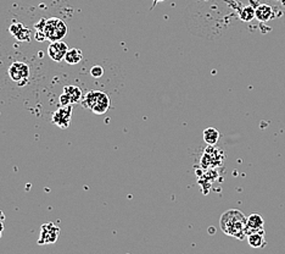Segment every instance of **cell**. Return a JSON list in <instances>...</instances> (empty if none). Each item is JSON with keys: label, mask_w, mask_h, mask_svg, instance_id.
I'll return each instance as SVG.
<instances>
[{"label": "cell", "mask_w": 285, "mask_h": 254, "mask_svg": "<svg viewBox=\"0 0 285 254\" xmlns=\"http://www.w3.org/2000/svg\"><path fill=\"white\" fill-rule=\"evenodd\" d=\"M247 218L238 209H231L222 214L219 219L221 230L227 236L236 237L238 240H244L246 237Z\"/></svg>", "instance_id": "obj_1"}, {"label": "cell", "mask_w": 285, "mask_h": 254, "mask_svg": "<svg viewBox=\"0 0 285 254\" xmlns=\"http://www.w3.org/2000/svg\"><path fill=\"white\" fill-rule=\"evenodd\" d=\"M36 28L44 36V38L51 42L61 41L69 33V27L65 24L64 20L59 17H51V19H42L39 24L34 25Z\"/></svg>", "instance_id": "obj_2"}, {"label": "cell", "mask_w": 285, "mask_h": 254, "mask_svg": "<svg viewBox=\"0 0 285 254\" xmlns=\"http://www.w3.org/2000/svg\"><path fill=\"white\" fill-rule=\"evenodd\" d=\"M81 103L83 108L89 109V110H92L96 115H102V114H105L110 109L111 101H110L109 94H106L105 92L89 91L83 97Z\"/></svg>", "instance_id": "obj_3"}, {"label": "cell", "mask_w": 285, "mask_h": 254, "mask_svg": "<svg viewBox=\"0 0 285 254\" xmlns=\"http://www.w3.org/2000/svg\"><path fill=\"white\" fill-rule=\"evenodd\" d=\"M7 74L14 82L19 84H24L28 81L31 70H29L28 65L24 63V61H15L9 66Z\"/></svg>", "instance_id": "obj_4"}, {"label": "cell", "mask_w": 285, "mask_h": 254, "mask_svg": "<svg viewBox=\"0 0 285 254\" xmlns=\"http://www.w3.org/2000/svg\"><path fill=\"white\" fill-rule=\"evenodd\" d=\"M60 236V228L54 223H48L42 225L41 236L38 238V245H52Z\"/></svg>", "instance_id": "obj_5"}, {"label": "cell", "mask_w": 285, "mask_h": 254, "mask_svg": "<svg viewBox=\"0 0 285 254\" xmlns=\"http://www.w3.org/2000/svg\"><path fill=\"white\" fill-rule=\"evenodd\" d=\"M72 104L71 105H65L57 109L51 116V121L55 126L60 127V128L65 129L70 126L72 118Z\"/></svg>", "instance_id": "obj_6"}, {"label": "cell", "mask_w": 285, "mask_h": 254, "mask_svg": "<svg viewBox=\"0 0 285 254\" xmlns=\"http://www.w3.org/2000/svg\"><path fill=\"white\" fill-rule=\"evenodd\" d=\"M69 49L67 43L62 41H56L50 44L48 48V54L55 63H60V61L65 60V56H66Z\"/></svg>", "instance_id": "obj_7"}, {"label": "cell", "mask_w": 285, "mask_h": 254, "mask_svg": "<svg viewBox=\"0 0 285 254\" xmlns=\"http://www.w3.org/2000/svg\"><path fill=\"white\" fill-rule=\"evenodd\" d=\"M256 232H264V221L260 214H251L247 218L246 236Z\"/></svg>", "instance_id": "obj_8"}, {"label": "cell", "mask_w": 285, "mask_h": 254, "mask_svg": "<svg viewBox=\"0 0 285 254\" xmlns=\"http://www.w3.org/2000/svg\"><path fill=\"white\" fill-rule=\"evenodd\" d=\"M9 31H10V33H11L15 38L19 39V41L27 42V41H29V38H31V31L27 29L26 27H24L22 24H20V22H14V24L10 26Z\"/></svg>", "instance_id": "obj_9"}, {"label": "cell", "mask_w": 285, "mask_h": 254, "mask_svg": "<svg viewBox=\"0 0 285 254\" xmlns=\"http://www.w3.org/2000/svg\"><path fill=\"white\" fill-rule=\"evenodd\" d=\"M276 17V12L274 9L268 4H260L256 7V19L260 22H267Z\"/></svg>", "instance_id": "obj_10"}, {"label": "cell", "mask_w": 285, "mask_h": 254, "mask_svg": "<svg viewBox=\"0 0 285 254\" xmlns=\"http://www.w3.org/2000/svg\"><path fill=\"white\" fill-rule=\"evenodd\" d=\"M64 93L69 97L71 104L81 102L83 99V94H82V89L77 86H66L64 88Z\"/></svg>", "instance_id": "obj_11"}, {"label": "cell", "mask_w": 285, "mask_h": 254, "mask_svg": "<svg viewBox=\"0 0 285 254\" xmlns=\"http://www.w3.org/2000/svg\"><path fill=\"white\" fill-rule=\"evenodd\" d=\"M247 241H249V245L252 248H263L267 245L266 238H264V232L251 233V235L247 236Z\"/></svg>", "instance_id": "obj_12"}, {"label": "cell", "mask_w": 285, "mask_h": 254, "mask_svg": "<svg viewBox=\"0 0 285 254\" xmlns=\"http://www.w3.org/2000/svg\"><path fill=\"white\" fill-rule=\"evenodd\" d=\"M204 141L209 146H216L217 142L219 141V132L214 127H207L204 129Z\"/></svg>", "instance_id": "obj_13"}, {"label": "cell", "mask_w": 285, "mask_h": 254, "mask_svg": "<svg viewBox=\"0 0 285 254\" xmlns=\"http://www.w3.org/2000/svg\"><path fill=\"white\" fill-rule=\"evenodd\" d=\"M83 59V53H82L81 49L72 48L69 49L66 56H65V61L69 65H77L79 64Z\"/></svg>", "instance_id": "obj_14"}, {"label": "cell", "mask_w": 285, "mask_h": 254, "mask_svg": "<svg viewBox=\"0 0 285 254\" xmlns=\"http://www.w3.org/2000/svg\"><path fill=\"white\" fill-rule=\"evenodd\" d=\"M239 17L241 21L244 22H250L251 20H254L256 17V9L251 5H247V6L242 7L239 12Z\"/></svg>", "instance_id": "obj_15"}, {"label": "cell", "mask_w": 285, "mask_h": 254, "mask_svg": "<svg viewBox=\"0 0 285 254\" xmlns=\"http://www.w3.org/2000/svg\"><path fill=\"white\" fill-rule=\"evenodd\" d=\"M91 75L94 77V78H100L104 75V69H102L100 65H96V66H93L91 69Z\"/></svg>", "instance_id": "obj_16"}, {"label": "cell", "mask_w": 285, "mask_h": 254, "mask_svg": "<svg viewBox=\"0 0 285 254\" xmlns=\"http://www.w3.org/2000/svg\"><path fill=\"white\" fill-rule=\"evenodd\" d=\"M2 231H4V224L0 221V237H1V235H2Z\"/></svg>", "instance_id": "obj_17"}, {"label": "cell", "mask_w": 285, "mask_h": 254, "mask_svg": "<svg viewBox=\"0 0 285 254\" xmlns=\"http://www.w3.org/2000/svg\"><path fill=\"white\" fill-rule=\"evenodd\" d=\"M4 219H5L4 213H2V211L0 210V221H1V223H2V221H4Z\"/></svg>", "instance_id": "obj_18"}, {"label": "cell", "mask_w": 285, "mask_h": 254, "mask_svg": "<svg viewBox=\"0 0 285 254\" xmlns=\"http://www.w3.org/2000/svg\"><path fill=\"white\" fill-rule=\"evenodd\" d=\"M281 2H282V5L285 7V0H281Z\"/></svg>", "instance_id": "obj_19"}, {"label": "cell", "mask_w": 285, "mask_h": 254, "mask_svg": "<svg viewBox=\"0 0 285 254\" xmlns=\"http://www.w3.org/2000/svg\"><path fill=\"white\" fill-rule=\"evenodd\" d=\"M160 1H165V0H154V2H160Z\"/></svg>", "instance_id": "obj_20"}, {"label": "cell", "mask_w": 285, "mask_h": 254, "mask_svg": "<svg viewBox=\"0 0 285 254\" xmlns=\"http://www.w3.org/2000/svg\"><path fill=\"white\" fill-rule=\"evenodd\" d=\"M278 1H281V0H278Z\"/></svg>", "instance_id": "obj_21"}]
</instances>
